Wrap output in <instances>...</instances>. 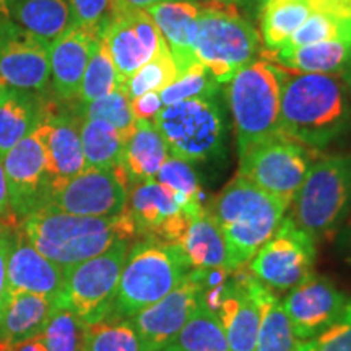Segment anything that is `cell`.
Instances as JSON below:
<instances>
[{
  "label": "cell",
  "mask_w": 351,
  "mask_h": 351,
  "mask_svg": "<svg viewBox=\"0 0 351 351\" xmlns=\"http://www.w3.org/2000/svg\"><path fill=\"white\" fill-rule=\"evenodd\" d=\"M285 70L269 60H252L228 82L226 101L234 121L238 152L283 137L280 101Z\"/></svg>",
  "instance_id": "277c9868"
},
{
  "label": "cell",
  "mask_w": 351,
  "mask_h": 351,
  "mask_svg": "<svg viewBox=\"0 0 351 351\" xmlns=\"http://www.w3.org/2000/svg\"><path fill=\"white\" fill-rule=\"evenodd\" d=\"M127 5L134 7V8H140V10H147V8H150L153 5H156V3H161V2H168V0H124Z\"/></svg>",
  "instance_id": "7dc6e473"
},
{
  "label": "cell",
  "mask_w": 351,
  "mask_h": 351,
  "mask_svg": "<svg viewBox=\"0 0 351 351\" xmlns=\"http://www.w3.org/2000/svg\"><path fill=\"white\" fill-rule=\"evenodd\" d=\"M57 304L29 293H8L0 304V343L12 345L38 337Z\"/></svg>",
  "instance_id": "484cf974"
},
{
  "label": "cell",
  "mask_w": 351,
  "mask_h": 351,
  "mask_svg": "<svg viewBox=\"0 0 351 351\" xmlns=\"http://www.w3.org/2000/svg\"><path fill=\"white\" fill-rule=\"evenodd\" d=\"M169 156L168 147L153 121H135L134 130L125 140L119 166L129 186H135L155 179Z\"/></svg>",
  "instance_id": "d4e9b609"
},
{
  "label": "cell",
  "mask_w": 351,
  "mask_h": 351,
  "mask_svg": "<svg viewBox=\"0 0 351 351\" xmlns=\"http://www.w3.org/2000/svg\"><path fill=\"white\" fill-rule=\"evenodd\" d=\"M127 200L129 182L121 166H116L88 168L67 181L52 184L47 205L78 217L112 218L125 212Z\"/></svg>",
  "instance_id": "7c38bea8"
},
{
  "label": "cell",
  "mask_w": 351,
  "mask_h": 351,
  "mask_svg": "<svg viewBox=\"0 0 351 351\" xmlns=\"http://www.w3.org/2000/svg\"><path fill=\"white\" fill-rule=\"evenodd\" d=\"M85 330L86 324H83L75 313L57 304L39 333V339L47 351H83Z\"/></svg>",
  "instance_id": "8d00e7d4"
},
{
  "label": "cell",
  "mask_w": 351,
  "mask_h": 351,
  "mask_svg": "<svg viewBox=\"0 0 351 351\" xmlns=\"http://www.w3.org/2000/svg\"><path fill=\"white\" fill-rule=\"evenodd\" d=\"M155 181L168 189L189 215L205 210L204 191L194 165L169 156L155 176Z\"/></svg>",
  "instance_id": "e575fe53"
},
{
  "label": "cell",
  "mask_w": 351,
  "mask_h": 351,
  "mask_svg": "<svg viewBox=\"0 0 351 351\" xmlns=\"http://www.w3.org/2000/svg\"><path fill=\"white\" fill-rule=\"evenodd\" d=\"M64 287V267L44 257L21 230L13 228L7 258L8 293H29L59 304Z\"/></svg>",
  "instance_id": "ffe728a7"
},
{
  "label": "cell",
  "mask_w": 351,
  "mask_h": 351,
  "mask_svg": "<svg viewBox=\"0 0 351 351\" xmlns=\"http://www.w3.org/2000/svg\"><path fill=\"white\" fill-rule=\"evenodd\" d=\"M80 137L85 169L116 168L121 165L125 137L116 127L101 119H80Z\"/></svg>",
  "instance_id": "d6a6232c"
},
{
  "label": "cell",
  "mask_w": 351,
  "mask_h": 351,
  "mask_svg": "<svg viewBox=\"0 0 351 351\" xmlns=\"http://www.w3.org/2000/svg\"><path fill=\"white\" fill-rule=\"evenodd\" d=\"M176 245L181 249L192 270H230L226 243L207 208L192 215Z\"/></svg>",
  "instance_id": "83f0119b"
},
{
  "label": "cell",
  "mask_w": 351,
  "mask_h": 351,
  "mask_svg": "<svg viewBox=\"0 0 351 351\" xmlns=\"http://www.w3.org/2000/svg\"><path fill=\"white\" fill-rule=\"evenodd\" d=\"M315 243L291 217H285L275 234L256 252L252 276L271 291L288 293L314 274Z\"/></svg>",
  "instance_id": "8fae6325"
},
{
  "label": "cell",
  "mask_w": 351,
  "mask_h": 351,
  "mask_svg": "<svg viewBox=\"0 0 351 351\" xmlns=\"http://www.w3.org/2000/svg\"><path fill=\"white\" fill-rule=\"evenodd\" d=\"M192 269L176 244L142 238L127 251L108 319H132L178 287Z\"/></svg>",
  "instance_id": "5b68a950"
},
{
  "label": "cell",
  "mask_w": 351,
  "mask_h": 351,
  "mask_svg": "<svg viewBox=\"0 0 351 351\" xmlns=\"http://www.w3.org/2000/svg\"><path fill=\"white\" fill-rule=\"evenodd\" d=\"M5 86H7V85L2 82V78H0V95L3 93V90H5Z\"/></svg>",
  "instance_id": "816d5d0a"
},
{
  "label": "cell",
  "mask_w": 351,
  "mask_h": 351,
  "mask_svg": "<svg viewBox=\"0 0 351 351\" xmlns=\"http://www.w3.org/2000/svg\"><path fill=\"white\" fill-rule=\"evenodd\" d=\"M247 285L258 306L261 320L256 351H300L301 340L296 339L282 301L252 275L247 276Z\"/></svg>",
  "instance_id": "f1b7e54d"
},
{
  "label": "cell",
  "mask_w": 351,
  "mask_h": 351,
  "mask_svg": "<svg viewBox=\"0 0 351 351\" xmlns=\"http://www.w3.org/2000/svg\"><path fill=\"white\" fill-rule=\"evenodd\" d=\"M178 75V65L174 62V57L171 54L168 44L163 39L156 54L147 64H143L134 75H130L122 88H124L129 99H134L137 96L150 93V91L165 90Z\"/></svg>",
  "instance_id": "d590c367"
},
{
  "label": "cell",
  "mask_w": 351,
  "mask_h": 351,
  "mask_svg": "<svg viewBox=\"0 0 351 351\" xmlns=\"http://www.w3.org/2000/svg\"><path fill=\"white\" fill-rule=\"evenodd\" d=\"M129 241H119L99 256L64 267L59 306L69 307L83 324L101 322L111 315Z\"/></svg>",
  "instance_id": "9c48e42d"
},
{
  "label": "cell",
  "mask_w": 351,
  "mask_h": 351,
  "mask_svg": "<svg viewBox=\"0 0 351 351\" xmlns=\"http://www.w3.org/2000/svg\"><path fill=\"white\" fill-rule=\"evenodd\" d=\"M20 226L36 251L60 267L88 261L119 241L137 236L127 210L112 218H93L70 215L47 205L21 219Z\"/></svg>",
  "instance_id": "7a4b0ae2"
},
{
  "label": "cell",
  "mask_w": 351,
  "mask_h": 351,
  "mask_svg": "<svg viewBox=\"0 0 351 351\" xmlns=\"http://www.w3.org/2000/svg\"><path fill=\"white\" fill-rule=\"evenodd\" d=\"M345 80H346V83H348V86H350V91H351V69L348 70V72L345 73Z\"/></svg>",
  "instance_id": "f907efd6"
},
{
  "label": "cell",
  "mask_w": 351,
  "mask_h": 351,
  "mask_svg": "<svg viewBox=\"0 0 351 351\" xmlns=\"http://www.w3.org/2000/svg\"><path fill=\"white\" fill-rule=\"evenodd\" d=\"M125 210L137 234L169 244L179 243L192 217L155 179L129 187Z\"/></svg>",
  "instance_id": "d6986e66"
},
{
  "label": "cell",
  "mask_w": 351,
  "mask_h": 351,
  "mask_svg": "<svg viewBox=\"0 0 351 351\" xmlns=\"http://www.w3.org/2000/svg\"><path fill=\"white\" fill-rule=\"evenodd\" d=\"M313 13L311 0H265L261 16L265 46L270 51L282 49Z\"/></svg>",
  "instance_id": "4dcf8cb0"
},
{
  "label": "cell",
  "mask_w": 351,
  "mask_h": 351,
  "mask_svg": "<svg viewBox=\"0 0 351 351\" xmlns=\"http://www.w3.org/2000/svg\"><path fill=\"white\" fill-rule=\"evenodd\" d=\"M287 210V204L241 176L210 200L207 212L225 239L231 271L247 265L278 230Z\"/></svg>",
  "instance_id": "3957f363"
},
{
  "label": "cell",
  "mask_w": 351,
  "mask_h": 351,
  "mask_svg": "<svg viewBox=\"0 0 351 351\" xmlns=\"http://www.w3.org/2000/svg\"><path fill=\"white\" fill-rule=\"evenodd\" d=\"M215 270L204 271V304L217 313L231 351H256L261 313L247 285V276L215 282Z\"/></svg>",
  "instance_id": "e0dca14e"
},
{
  "label": "cell",
  "mask_w": 351,
  "mask_h": 351,
  "mask_svg": "<svg viewBox=\"0 0 351 351\" xmlns=\"http://www.w3.org/2000/svg\"><path fill=\"white\" fill-rule=\"evenodd\" d=\"M263 2H265V0H263Z\"/></svg>",
  "instance_id": "db71d44e"
},
{
  "label": "cell",
  "mask_w": 351,
  "mask_h": 351,
  "mask_svg": "<svg viewBox=\"0 0 351 351\" xmlns=\"http://www.w3.org/2000/svg\"><path fill=\"white\" fill-rule=\"evenodd\" d=\"M271 64L298 73H340L351 69V43L328 39L295 49L269 51Z\"/></svg>",
  "instance_id": "4316f807"
},
{
  "label": "cell",
  "mask_w": 351,
  "mask_h": 351,
  "mask_svg": "<svg viewBox=\"0 0 351 351\" xmlns=\"http://www.w3.org/2000/svg\"><path fill=\"white\" fill-rule=\"evenodd\" d=\"M47 111L41 95L5 86L0 95V161L38 129Z\"/></svg>",
  "instance_id": "cb8c5ba5"
},
{
  "label": "cell",
  "mask_w": 351,
  "mask_h": 351,
  "mask_svg": "<svg viewBox=\"0 0 351 351\" xmlns=\"http://www.w3.org/2000/svg\"><path fill=\"white\" fill-rule=\"evenodd\" d=\"M16 0H0V19H12Z\"/></svg>",
  "instance_id": "c3c4849f"
},
{
  "label": "cell",
  "mask_w": 351,
  "mask_h": 351,
  "mask_svg": "<svg viewBox=\"0 0 351 351\" xmlns=\"http://www.w3.org/2000/svg\"><path fill=\"white\" fill-rule=\"evenodd\" d=\"M145 12H148L168 44L179 73L199 62L195 59L194 44L200 5L189 0H168Z\"/></svg>",
  "instance_id": "603a6c76"
},
{
  "label": "cell",
  "mask_w": 351,
  "mask_h": 351,
  "mask_svg": "<svg viewBox=\"0 0 351 351\" xmlns=\"http://www.w3.org/2000/svg\"><path fill=\"white\" fill-rule=\"evenodd\" d=\"M350 129L351 91L343 75L285 72L280 101L285 138L322 150Z\"/></svg>",
  "instance_id": "6da1fadb"
},
{
  "label": "cell",
  "mask_w": 351,
  "mask_h": 351,
  "mask_svg": "<svg viewBox=\"0 0 351 351\" xmlns=\"http://www.w3.org/2000/svg\"><path fill=\"white\" fill-rule=\"evenodd\" d=\"M0 351H47V348L38 335L34 337V339L19 341V343H12V345L0 343Z\"/></svg>",
  "instance_id": "f6af8a7d"
},
{
  "label": "cell",
  "mask_w": 351,
  "mask_h": 351,
  "mask_svg": "<svg viewBox=\"0 0 351 351\" xmlns=\"http://www.w3.org/2000/svg\"><path fill=\"white\" fill-rule=\"evenodd\" d=\"M75 23L101 28L112 10V0H69Z\"/></svg>",
  "instance_id": "b9f144b4"
},
{
  "label": "cell",
  "mask_w": 351,
  "mask_h": 351,
  "mask_svg": "<svg viewBox=\"0 0 351 351\" xmlns=\"http://www.w3.org/2000/svg\"><path fill=\"white\" fill-rule=\"evenodd\" d=\"M300 351H351V300L330 327L313 340L301 341Z\"/></svg>",
  "instance_id": "60d3db41"
},
{
  "label": "cell",
  "mask_w": 351,
  "mask_h": 351,
  "mask_svg": "<svg viewBox=\"0 0 351 351\" xmlns=\"http://www.w3.org/2000/svg\"><path fill=\"white\" fill-rule=\"evenodd\" d=\"M289 208L315 244L337 234L351 210V153L315 160Z\"/></svg>",
  "instance_id": "8992f818"
},
{
  "label": "cell",
  "mask_w": 351,
  "mask_h": 351,
  "mask_svg": "<svg viewBox=\"0 0 351 351\" xmlns=\"http://www.w3.org/2000/svg\"><path fill=\"white\" fill-rule=\"evenodd\" d=\"M8 210H10V202H8L5 171H3V165L2 161H0V218L5 217Z\"/></svg>",
  "instance_id": "bcb514c9"
},
{
  "label": "cell",
  "mask_w": 351,
  "mask_h": 351,
  "mask_svg": "<svg viewBox=\"0 0 351 351\" xmlns=\"http://www.w3.org/2000/svg\"><path fill=\"white\" fill-rule=\"evenodd\" d=\"M13 226L3 223L0 219V304L5 301L8 295L7 288V258H8V245H10Z\"/></svg>",
  "instance_id": "ee69618b"
},
{
  "label": "cell",
  "mask_w": 351,
  "mask_h": 351,
  "mask_svg": "<svg viewBox=\"0 0 351 351\" xmlns=\"http://www.w3.org/2000/svg\"><path fill=\"white\" fill-rule=\"evenodd\" d=\"M163 108L165 104L161 101L160 91H150L130 99V109L135 121H153Z\"/></svg>",
  "instance_id": "7bdbcfd3"
},
{
  "label": "cell",
  "mask_w": 351,
  "mask_h": 351,
  "mask_svg": "<svg viewBox=\"0 0 351 351\" xmlns=\"http://www.w3.org/2000/svg\"><path fill=\"white\" fill-rule=\"evenodd\" d=\"M83 351H142V346L129 319H104L86 326Z\"/></svg>",
  "instance_id": "74e56055"
},
{
  "label": "cell",
  "mask_w": 351,
  "mask_h": 351,
  "mask_svg": "<svg viewBox=\"0 0 351 351\" xmlns=\"http://www.w3.org/2000/svg\"><path fill=\"white\" fill-rule=\"evenodd\" d=\"M205 3H215V5H226V7H238L243 3L249 2V0H200Z\"/></svg>",
  "instance_id": "681fc988"
},
{
  "label": "cell",
  "mask_w": 351,
  "mask_h": 351,
  "mask_svg": "<svg viewBox=\"0 0 351 351\" xmlns=\"http://www.w3.org/2000/svg\"><path fill=\"white\" fill-rule=\"evenodd\" d=\"M101 28H88L73 23L67 32L51 43V83L54 95L60 101L77 99L88 59Z\"/></svg>",
  "instance_id": "44dd1931"
},
{
  "label": "cell",
  "mask_w": 351,
  "mask_h": 351,
  "mask_svg": "<svg viewBox=\"0 0 351 351\" xmlns=\"http://www.w3.org/2000/svg\"><path fill=\"white\" fill-rule=\"evenodd\" d=\"M119 86H122L119 75H117L108 44L104 41L103 28H101L93 44V49H91L90 59H88L85 73H83L80 91L77 96L78 104L93 103V101L103 98Z\"/></svg>",
  "instance_id": "836d02e7"
},
{
  "label": "cell",
  "mask_w": 351,
  "mask_h": 351,
  "mask_svg": "<svg viewBox=\"0 0 351 351\" xmlns=\"http://www.w3.org/2000/svg\"><path fill=\"white\" fill-rule=\"evenodd\" d=\"M204 291V271L192 270L173 291L129 319L142 351L163 350L199 309Z\"/></svg>",
  "instance_id": "5bb4252c"
},
{
  "label": "cell",
  "mask_w": 351,
  "mask_h": 351,
  "mask_svg": "<svg viewBox=\"0 0 351 351\" xmlns=\"http://www.w3.org/2000/svg\"><path fill=\"white\" fill-rule=\"evenodd\" d=\"M261 51L257 29L236 12V7L207 3L197 19L195 59L219 85L256 60Z\"/></svg>",
  "instance_id": "52a82bcc"
},
{
  "label": "cell",
  "mask_w": 351,
  "mask_h": 351,
  "mask_svg": "<svg viewBox=\"0 0 351 351\" xmlns=\"http://www.w3.org/2000/svg\"><path fill=\"white\" fill-rule=\"evenodd\" d=\"M73 112L78 119H101L108 124L116 127L124 135L125 140L129 138L135 127V117L130 109V99L125 95L124 88L119 86L103 98L88 104H77Z\"/></svg>",
  "instance_id": "f35d334b"
},
{
  "label": "cell",
  "mask_w": 351,
  "mask_h": 351,
  "mask_svg": "<svg viewBox=\"0 0 351 351\" xmlns=\"http://www.w3.org/2000/svg\"><path fill=\"white\" fill-rule=\"evenodd\" d=\"M350 3H351V0H350Z\"/></svg>",
  "instance_id": "f5cc1de1"
},
{
  "label": "cell",
  "mask_w": 351,
  "mask_h": 351,
  "mask_svg": "<svg viewBox=\"0 0 351 351\" xmlns=\"http://www.w3.org/2000/svg\"><path fill=\"white\" fill-rule=\"evenodd\" d=\"M44 150L52 184L67 181L85 171L80 119L73 111H47L41 124Z\"/></svg>",
  "instance_id": "7402d4cb"
},
{
  "label": "cell",
  "mask_w": 351,
  "mask_h": 351,
  "mask_svg": "<svg viewBox=\"0 0 351 351\" xmlns=\"http://www.w3.org/2000/svg\"><path fill=\"white\" fill-rule=\"evenodd\" d=\"M12 19L47 44L75 23L69 0H16Z\"/></svg>",
  "instance_id": "f546056e"
},
{
  "label": "cell",
  "mask_w": 351,
  "mask_h": 351,
  "mask_svg": "<svg viewBox=\"0 0 351 351\" xmlns=\"http://www.w3.org/2000/svg\"><path fill=\"white\" fill-rule=\"evenodd\" d=\"M153 124L169 155L178 160L199 165L225 155L226 121L217 98L169 104L161 109Z\"/></svg>",
  "instance_id": "ba28073f"
},
{
  "label": "cell",
  "mask_w": 351,
  "mask_h": 351,
  "mask_svg": "<svg viewBox=\"0 0 351 351\" xmlns=\"http://www.w3.org/2000/svg\"><path fill=\"white\" fill-rule=\"evenodd\" d=\"M5 171L10 210L19 218L46 207L49 202L52 178L47 168L41 129L16 143L2 160Z\"/></svg>",
  "instance_id": "9a60e30c"
},
{
  "label": "cell",
  "mask_w": 351,
  "mask_h": 351,
  "mask_svg": "<svg viewBox=\"0 0 351 351\" xmlns=\"http://www.w3.org/2000/svg\"><path fill=\"white\" fill-rule=\"evenodd\" d=\"M161 351H231L217 313L202 301L195 314Z\"/></svg>",
  "instance_id": "1f68e13d"
},
{
  "label": "cell",
  "mask_w": 351,
  "mask_h": 351,
  "mask_svg": "<svg viewBox=\"0 0 351 351\" xmlns=\"http://www.w3.org/2000/svg\"><path fill=\"white\" fill-rule=\"evenodd\" d=\"M103 36L116 65L121 85L156 54L163 36L148 12L112 0V10L103 26Z\"/></svg>",
  "instance_id": "4fadbf2b"
},
{
  "label": "cell",
  "mask_w": 351,
  "mask_h": 351,
  "mask_svg": "<svg viewBox=\"0 0 351 351\" xmlns=\"http://www.w3.org/2000/svg\"><path fill=\"white\" fill-rule=\"evenodd\" d=\"M348 298L327 276L311 275L287 293L282 306L296 339L313 340L343 314Z\"/></svg>",
  "instance_id": "ac0fdd59"
},
{
  "label": "cell",
  "mask_w": 351,
  "mask_h": 351,
  "mask_svg": "<svg viewBox=\"0 0 351 351\" xmlns=\"http://www.w3.org/2000/svg\"><path fill=\"white\" fill-rule=\"evenodd\" d=\"M311 153L313 150L304 145L285 137L270 140L239 155L238 176L282 200L289 208L314 163Z\"/></svg>",
  "instance_id": "30bf717a"
},
{
  "label": "cell",
  "mask_w": 351,
  "mask_h": 351,
  "mask_svg": "<svg viewBox=\"0 0 351 351\" xmlns=\"http://www.w3.org/2000/svg\"><path fill=\"white\" fill-rule=\"evenodd\" d=\"M218 91L219 83L210 75L204 65L197 62L179 73L173 83H169L165 90L160 91V96L165 106H169V104L189 99L217 98Z\"/></svg>",
  "instance_id": "ab89813d"
},
{
  "label": "cell",
  "mask_w": 351,
  "mask_h": 351,
  "mask_svg": "<svg viewBox=\"0 0 351 351\" xmlns=\"http://www.w3.org/2000/svg\"><path fill=\"white\" fill-rule=\"evenodd\" d=\"M49 46L13 19H0V78L8 88L47 93L51 83Z\"/></svg>",
  "instance_id": "2e32d148"
}]
</instances>
